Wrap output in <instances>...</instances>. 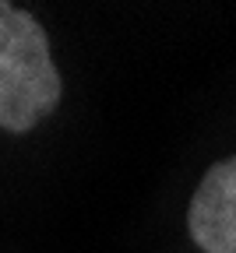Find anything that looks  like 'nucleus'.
Segmentation results:
<instances>
[{
    "instance_id": "f257e3e1",
    "label": "nucleus",
    "mask_w": 236,
    "mask_h": 253,
    "mask_svg": "<svg viewBox=\"0 0 236 253\" xmlns=\"http://www.w3.org/2000/svg\"><path fill=\"white\" fill-rule=\"evenodd\" d=\"M63 95L46 28L21 7L0 4V126L28 134Z\"/></svg>"
},
{
    "instance_id": "f03ea898",
    "label": "nucleus",
    "mask_w": 236,
    "mask_h": 253,
    "mask_svg": "<svg viewBox=\"0 0 236 253\" xmlns=\"http://www.w3.org/2000/svg\"><path fill=\"white\" fill-rule=\"evenodd\" d=\"M187 229L205 253H236V155L205 172L190 197Z\"/></svg>"
}]
</instances>
